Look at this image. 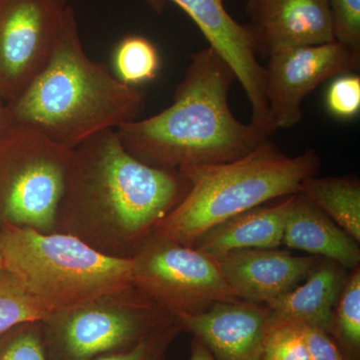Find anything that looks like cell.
I'll return each instance as SVG.
<instances>
[{
	"instance_id": "cell-7",
	"label": "cell",
	"mask_w": 360,
	"mask_h": 360,
	"mask_svg": "<svg viewBox=\"0 0 360 360\" xmlns=\"http://www.w3.org/2000/svg\"><path fill=\"white\" fill-rule=\"evenodd\" d=\"M175 319L134 286L40 321L47 360H97L134 347Z\"/></svg>"
},
{
	"instance_id": "cell-2",
	"label": "cell",
	"mask_w": 360,
	"mask_h": 360,
	"mask_svg": "<svg viewBox=\"0 0 360 360\" xmlns=\"http://www.w3.org/2000/svg\"><path fill=\"white\" fill-rule=\"evenodd\" d=\"M234 79L212 47L193 53L167 108L116 129L123 146L146 165L174 170L248 155L269 135L232 113L229 94Z\"/></svg>"
},
{
	"instance_id": "cell-15",
	"label": "cell",
	"mask_w": 360,
	"mask_h": 360,
	"mask_svg": "<svg viewBox=\"0 0 360 360\" xmlns=\"http://www.w3.org/2000/svg\"><path fill=\"white\" fill-rule=\"evenodd\" d=\"M283 245L328 258L348 270L360 266L359 243L302 193L291 196Z\"/></svg>"
},
{
	"instance_id": "cell-29",
	"label": "cell",
	"mask_w": 360,
	"mask_h": 360,
	"mask_svg": "<svg viewBox=\"0 0 360 360\" xmlns=\"http://www.w3.org/2000/svg\"><path fill=\"white\" fill-rule=\"evenodd\" d=\"M11 124L7 112L6 103L0 97V134Z\"/></svg>"
},
{
	"instance_id": "cell-9",
	"label": "cell",
	"mask_w": 360,
	"mask_h": 360,
	"mask_svg": "<svg viewBox=\"0 0 360 360\" xmlns=\"http://www.w3.org/2000/svg\"><path fill=\"white\" fill-rule=\"evenodd\" d=\"M68 6V0H0V97L6 103L51 60Z\"/></svg>"
},
{
	"instance_id": "cell-27",
	"label": "cell",
	"mask_w": 360,
	"mask_h": 360,
	"mask_svg": "<svg viewBox=\"0 0 360 360\" xmlns=\"http://www.w3.org/2000/svg\"><path fill=\"white\" fill-rule=\"evenodd\" d=\"M310 360H345L330 335L319 328L302 326Z\"/></svg>"
},
{
	"instance_id": "cell-4",
	"label": "cell",
	"mask_w": 360,
	"mask_h": 360,
	"mask_svg": "<svg viewBox=\"0 0 360 360\" xmlns=\"http://www.w3.org/2000/svg\"><path fill=\"white\" fill-rule=\"evenodd\" d=\"M319 167L314 149L290 158L269 139L238 160L180 168L191 188L156 225L153 236L193 248L196 239L224 220L300 193Z\"/></svg>"
},
{
	"instance_id": "cell-21",
	"label": "cell",
	"mask_w": 360,
	"mask_h": 360,
	"mask_svg": "<svg viewBox=\"0 0 360 360\" xmlns=\"http://www.w3.org/2000/svg\"><path fill=\"white\" fill-rule=\"evenodd\" d=\"M51 314L11 272L0 267V336L20 324L42 321Z\"/></svg>"
},
{
	"instance_id": "cell-18",
	"label": "cell",
	"mask_w": 360,
	"mask_h": 360,
	"mask_svg": "<svg viewBox=\"0 0 360 360\" xmlns=\"http://www.w3.org/2000/svg\"><path fill=\"white\" fill-rule=\"evenodd\" d=\"M300 193L341 229L360 243V182L355 176H315L305 180Z\"/></svg>"
},
{
	"instance_id": "cell-10",
	"label": "cell",
	"mask_w": 360,
	"mask_h": 360,
	"mask_svg": "<svg viewBox=\"0 0 360 360\" xmlns=\"http://www.w3.org/2000/svg\"><path fill=\"white\" fill-rule=\"evenodd\" d=\"M360 51L333 40L270 54L264 68L267 118L274 131L302 120L305 97L330 78L359 70Z\"/></svg>"
},
{
	"instance_id": "cell-26",
	"label": "cell",
	"mask_w": 360,
	"mask_h": 360,
	"mask_svg": "<svg viewBox=\"0 0 360 360\" xmlns=\"http://www.w3.org/2000/svg\"><path fill=\"white\" fill-rule=\"evenodd\" d=\"M326 108L333 116L342 120L354 117L360 110V77L340 75L333 80L326 94Z\"/></svg>"
},
{
	"instance_id": "cell-20",
	"label": "cell",
	"mask_w": 360,
	"mask_h": 360,
	"mask_svg": "<svg viewBox=\"0 0 360 360\" xmlns=\"http://www.w3.org/2000/svg\"><path fill=\"white\" fill-rule=\"evenodd\" d=\"M117 79L129 86L139 87L153 82L160 70V52L155 45L141 35L123 37L112 56Z\"/></svg>"
},
{
	"instance_id": "cell-24",
	"label": "cell",
	"mask_w": 360,
	"mask_h": 360,
	"mask_svg": "<svg viewBox=\"0 0 360 360\" xmlns=\"http://www.w3.org/2000/svg\"><path fill=\"white\" fill-rule=\"evenodd\" d=\"M181 333V328L174 321L156 329L134 347L97 360H167L168 350Z\"/></svg>"
},
{
	"instance_id": "cell-11",
	"label": "cell",
	"mask_w": 360,
	"mask_h": 360,
	"mask_svg": "<svg viewBox=\"0 0 360 360\" xmlns=\"http://www.w3.org/2000/svg\"><path fill=\"white\" fill-rule=\"evenodd\" d=\"M160 11L165 0H148ZM194 21L205 39L233 70L243 85L251 106V124L274 134L267 118L264 96V68L257 59V49L248 26L239 25L224 6L222 0H172Z\"/></svg>"
},
{
	"instance_id": "cell-14",
	"label": "cell",
	"mask_w": 360,
	"mask_h": 360,
	"mask_svg": "<svg viewBox=\"0 0 360 360\" xmlns=\"http://www.w3.org/2000/svg\"><path fill=\"white\" fill-rule=\"evenodd\" d=\"M322 258L272 248L234 250L215 259L239 300L269 304L302 283Z\"/></svg>"
},
{
	"instance_id": "cell-17",
	"label": "cell",
	"mask_w": 360,
	"mask_h": 360,
	"mask_svg": "<svg viewBox=\"0 0 360 360\" xmlns=\"http://www.w3.org/2000/svg\"><path fill=\"white\" fill-rule=\"evenodd\" d=\"M291 196L276 205L257 206L224 220L196 239L193 248L214 258L234 250L281 248Z\"/></svg>"
},
{
	"instance_id": "cell-19",
	"label": "cell",
	"mask_w": 360,
	"mask_h": 360,
	"mask_svg": "<svg viewBox=\"0 0 360 360\" xmlns=\"http://www.w3.org/2000/svg\"><path fill=\"white\" fill-rule=\"evenodd\" d=\"M328 333L345 360H360V266L348 272Z\"/></svg>"
},
{
	"instance_id": "cell-1",
	"label": "cell",
	"mask_w": 360,
	"mask_h": 360,
	"mask_svg": "<svg viewBox=\"0 0 360 360\" xmlns=\"http://www.w3.org/2000/svg\"><path fill=\"white\" fill-rule=\"evenodd\" d=\"M189 188L179 170L142 162L116 130H105L73 149L54 232L106 257L131 259Z\"/></svg>"
},
{
	"instance_id": "cell-5",
	"label": "cell",
	"mask_w": 360,
	"mask_h": 360,
	"mask_svg": "<svg viewBox=\"0 0 360 360\" xmlns=\"http://www.w3.org/2000/svg\"><path fill=\"white\" fill-rule=\"evenodd\" d=\"M2 267L51 312L131 288V259L106 257L68 234L0 229Z\"/></svg>"
},
{
	"instance_id": "cell-6",
	"label": "cell",
	"mask_w": 360,
	"mask_h": 360,
	"mask_svg": "<svg viewBox=\"0 0 360 360\" xmlns=\"http://www.w3.org/2000/svg\"><path fill=\"white\" fill-rule=\"evenodd\" d=\"M72 153L25 123L0 134V229L53 233Z\"/></svg>"
},
{
	"instance_id": "cell-28",
	"label": "cell",
	"mask_w": 360,
	"mask_h": 360,
	"mask_svg": "<svg viewBox=\"0 0 360 360\" xmlns=\"http://www.w3.org/2000/svg\"><path fill=\"white\" fill-rule=\"evenodd\" d=\"M189 360H215L210 350L200 338H194L191 341V354Z\"/></svg>"
},
{
	"instance_id": "cell-25",
	"label": "cell",
	"mask_w": 360,
	"mask_h": 360,
	"mask_svg": "<svg viewBox=\"0 0 360 360\" xmlns=\"http://www.w3.org/2000/svg\"><path fill=\"white\" fill-rule=\"evenodd\" d=\"M335 39L360 51V0H328Z\"/></svg>"
},
{
	"instance_id": "cell-30",
	"label": "cell",
	"mask_w": 360,
	"mask_h": 360,
	"mask_svg": "<svg viewBox=\"0 0 360 360\" xmlns=\"http://www.w3.org/2000/svg\"><path fill=\"white\" fill-rule=\"evenodd\" d=\"M0 267H2L1 252H0Z\"/></svg>"
},
{
	"instance_id": "cell-3",
	"label": "cell",
	"mask_w": 360,
	"mask_h": 360,
	"mask_svg": "<svg viewBox=\"0 0 360 360\" xmlns=\"http://www.w3.org/2000/svg\"><path fill=\"white\" fill-rule=\"evenodd\" d=\"M146 97L87 56L75 9L68 6L51 60L6 108L11 123L32 125L75 149L94 135L139 120Z\"/></svg>"
},
{
	"instance_id": "cell-22",
	"label": "cell",
	"mask_w": 360,
	"mask_h": 360,
	"mask_svg": "<svg viewBox=\"0 0 360 360\" xmlns=\"http://www.w3.org/2000/svg\"><path fill=\"white\" fill-rule=\"evenodd\" d=\"M260 360H310L302 326L269 316Z\"/></svg>"
},
{
	"instance_id": "cell-16",
	"label": "cell",
	"mask_w": 360,
	"mask_h": 360,
	"mask_svg": "<svg viewBox=\"0 0 360 360\" xmlns=\"http://www.w3.org/2000/svg\"><path fill=\"white\" fill-rule=\"evenodd\" d=\"M349 270L328 258H322L309 276L295 288L266 305L270 319L328 333Z\"/></svg>"
},
{
	"instance_id": "cell-13",
	"label": "cell",
	"mask_w": 360,
	"mask_h": 360,
	"mask_svg": "<svg viewBox=\"0 0 360 360\" xmlns=\"http://www.w3.org/2000/svg\"><path fill=\"white\" fill-rule=\"evenodd\" d=\"M182 331L200 338L215 360H260L269 326L266 305L217 303L198 314L174 317Z\"/></svg>"
},
{
	"instance_id": "cell-23",
	"label": "cell",
	"mask_w": 360,
	"mask_h": 360,
	"mask_svg": "<svg viewBox=\"0 0 360 360\" xmlns=\"http://www.w3.org/2000/svg\"><path fill=\"white\" fill-rule=\"evenodd\" d=\"M0 360H47L40 321L20 324L0 336Z\"/></svg>"
},
{
	"instance_id": "cell-8",
	"label": "cell",
	"mask_w": 360,
	"mask_h": 360,
	"mask_svg": "<svg viewBox=\"0 0 360 360\" xmlns=\"http://www.w3.org/2000/svg\"><path fill=\"white\" fill-rule=\"evenodd\" d=\"M131 264L132 286L174 317L241 300L225 281L217 259L195 248L153 234Z\"/></svg>"
},
{
	"instance_id": "cell-12",
	"label": "cell",
	"mask_w": 360,
	"mask_h": 360,
	"mask_svg": "<svg viewBox=\"0 0 360 360\" xmlns=\"http://www.w3.org/2000/svg\"><path fill=\"white\" fill-rule=\"evenodd\" d=\"M245 11L257 56L335 40L328 0H248Z\"/></svg>"
}]
</instances>
